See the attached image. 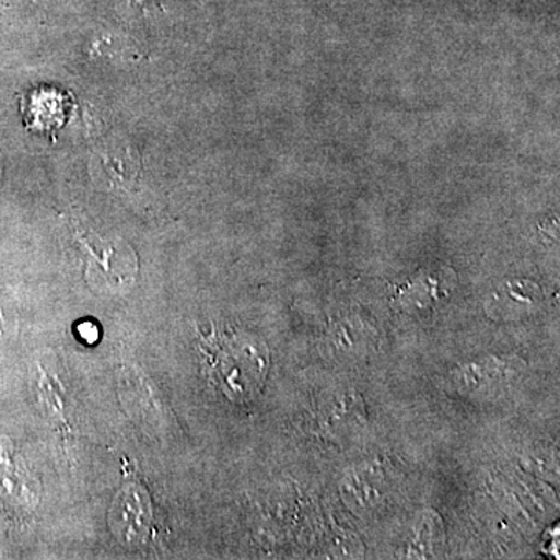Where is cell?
Returning a JSON list of instances; mask_svg holds the SVG:
<instances>
[{"label": "cell", "mask_w": 560, "mask_h": 560, "mask_svg": "<svg viewBox=\"0 0 560 560\" xmlns=\"http://www.w3.org/2000/svg\"><path fill=\"white\" fill-rule=\"evenodd\" d=\"M130 5L142 11V13H154V11H162L161 0H130Z\"/></svg>", "instance_id": "cell-4"}, {"label": "cell", "mask_w": 560, "mask_h": 560, "mask_svg": "<svg viewBox=\"0 0 560 560\" xmlns=\"http://www.w3.org/2000/svg\"><path fill=\"white\" fill-rule=\"evenodd\" d=\"M512 366L506 361L486 359L466 364L456 372V383L469 394H486L495 390L511 378Z\"/></svg>", "instance_id": "cell-3"}, {"label": "cell", "mask_w": 560, "mask_h": 560, "mask_svg": "<svg viewBox=\"0 0 560 560\" xmlns=\"http://www.w3.org/2000/svg\"><path fill=\"white\" fill-rule=\"evenodd\" d=\"M79 335L81 340L92 345V342L97 341L98 338L97 327L92 323H81L79 326Z\"/></svg>", "instance_id": "cell-5"}, {"label": "cell", "mask_w": 560, "mask_h": 560, "mask_svg": "<svg viewBox=\"0 0 560 560\" xmlns=\"http://www.w3.org/2000/svg\"><path fill=\"white\" fill-rule=\"evenodd\" d=\"M385 493V478L372 466L359 467L346 475L341 497L355 511H366L381 503Z\"/></svg>", "instance_id": "cell-2"}, {"label": "cell", "mask_w": 560, "mask_h": 560, "mask_svg": "<svg viewBox=\"0 0 560 560\" xmlns=\"http://www.w3.org/2000/svg\"><path fill=\"white\" fill-rule=\"evenodd\" d=\"M202 374L226 399L253 400L270 368V350L257 335L245 330L212 329L200 334Z\"/></svg>", "instance_id": "cell-1"}]
</instances>
